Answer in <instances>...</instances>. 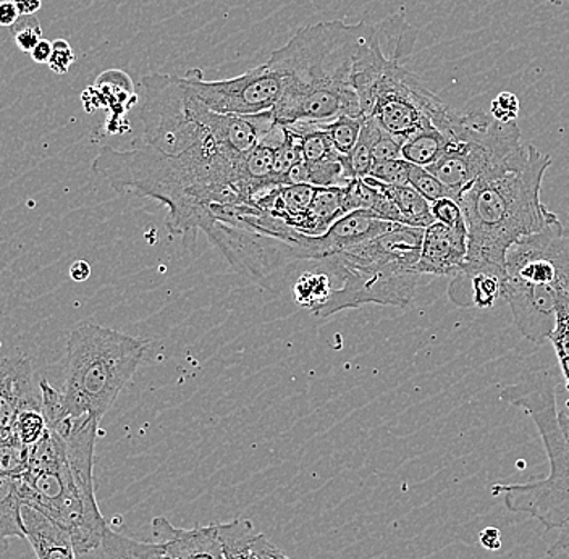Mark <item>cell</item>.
Instances as JSON below:
<instances>
[{
  "label": "cell",
  "instance_id": "6da1fadb",
  "mask_svg": "<svg viewBox=\"0 0 569 559\" xmlns=\"http://www.w3.org/2000/svg\"><path fill=\"white\" fill-rule=\"evenodd\" d=\"M247 158L187 151L170 156L148 146L130 151L102 148L92 172L120 194L151 198L169 209L170 234L194 243L212 223L216 204H252L264 188L251 180Z\"/></svg>",
  "mask_w": 569,
  "mask_h": 559
},
{
  "label": "cell",
  "instance_id": "7a4b0ae2",
  "mask_svg": "<svg viewBox=\"0 0 569 559\" xmlns=\"http://www.w3.org/2000/svg\"><path fill=\"white\" fill-rule=\"evenodd\" d=\"M372 24L322 21L301 28L269 57L284 81L273 119L283 127L323 123L341 116H362L353 77L359 49Z\"/></svg>",
  "mask_w": 569,
  "mask_h": 559
},
{
  "label": "cell",
  "instance_id": "3957f363",
  "mask_svg": "<svg viewBox=\"0 0 569 559\" xmlns=\"http://www.w3.org/2000/svg\"><path fill=\"white\" fill-rule=\"evenodd\" d=\"M142 144L163 154L187 151L248 156L276 128L272 110L259 116H223L209 109L177 74L141 80Z\"/></svg>",
  "mask_w": 569,
  "mask_h": 559
},
{
  "label": "cell",
  "instance_id": "277c9868",
  "mask_svg": "<svg viewBox=\"0 0 569 559\" xmlns=\"http://www.w3.org/2000/svg\"><path fill=\"white\" fill-rule=\"evenodd\" d=\"M550 166L549 154L528 144L513 166L479 178L462 192L469 248L466 262L507 269L511 246L558 220L540 196Z\"/></svg>",
  "mask_w": 569,
  "mask_h": 559
},
{
  "label": "cell",
  "instance_id": "5b68a950",
  "mask_svg": "<svg viewBox=\"0 0 569 559\" xmlns=\"http://www.w3.org/2000/svg\"><path fill=\"white\" fill-rule=\"evenodd\" d=\"M426 228L400 226L338 254L318 261L336 281V290L318 319L338 315L366 305L407 308L415 299L421 273Z\"/></svg>",
  "mask_w": 569,
  "mask_h": 559
},
{
  "label": "cell",
  "instance_id": "8992f818",
  "mask_svg": "<svg viewBox=\"0 0 569 559\" xmlns=\"http://www.w3.org/2000/svg\"><path fill=\"white\" fill-rule=\"evenodd\" d=\"M146 341L98 323H77L67 341L63 412L70 418L102 420L133 379L142 358Z\"/></svg>",
  "mask_w": 569,
  "mask_h": 559
},
{
  "label": "cell",
  "instance_id": "52a82bcc",
  "mask_svg": "<svg viewBox=\"0 0 569 559\" xmlns=\"http://www.w3.org/2000/svg\"><path fill=\"white\" fill-rule=\"evenodd\" d=\"M500 400L521 408L536 423L549 458L546 479L526 483H497L493 497L503 498L511 512H525L546 526V532L569 526V443L558 419L555 383H516L505 388Z\"/></svg>",
  "mask_w": 569,
  "mask_h": 559
},
{
  "label": "cell",
  "instance_id": "ba28073f",
  "mask_svg": "<svg viewBox=\"0 0 569 559\" xmlns=\"http://www.w3.org/2000/svg\"><path fill=\"white\" fill-rule=\"evenodd\" d=\"M503 298L519 332L529 341L549 340L558 291L569 285V228L560 219L511 246L507 254Z\"/></svg>",
  "mask_w": 569,
  "mask_h": 559
},
{
  "label": "cell",
  "instance_id": "9c48e42d",
  "mask_svg": "<svg viewBox=\"0 0 569 559\" xmlns=\"http://www.w3.org/2000/svg\"><path fill=\"white\" fill-rule=\"evenodd\" d=\"M21 480L24 505L63 527L77 553H84L102 539L109 525L99 511L94 482H87L71 471L66 443L56 432L48 429L30 448L28 471Z\"/></svg>",
  "mask_w": 569,
  "mask_h": 559
},
{
  "label": "cell",
  "instance_id": "30bf717a",
  "mask_svg": "<svg viewBox=\"0 0 569 559\" xmlns=\"http://www.w3.org/2000/svg\"><path fill=\"white\" fill-rule=\"evenodd\" d=\"M405 62L398 57H383L368 69L356 71L351 80L362 116L400 142L429 128L440 130L451 112V107L443 104Z\"/></svg>",
  "mask_w": 569,
  "mask_h": 559
},
{
  "label": "cell",
  "instance_id": "8fae6325",
  "mask_svg": "<svg viewBox=\"0 0 569 559\" xmlns=\"http://www.w3.org/2000/svg\"><path fill=\"white\" fill-rule=\"evenodd\" d=\"M442 133L448 146L442 158L427 167L460 201L462 192L479 178L492 176L526 152L518 123H498L486 112L451 109Z\"/></svg>",
  "mask_w": 569,
  "mask_h": 559
},
{
  "label": "cell",
  "instance_id": "7c38bea8",
  "mask_svg": "<svg viewBox=\"0 0 569 559\" xmlns=\"http://www.w3.org/2000/svg\"><path fill=\"white\" fill-rule=\"evenodd\" d=\"M184 80L209 109L223 116L270 112L282 98L284 89L282 73L269 62L229 80H204L201 70H188Z\"/></svg>",
  "mask_w": 569,
  "mask_h": 559
},
{
  "label": "cell",
  "instance_id": "4fadbf2b",
  "mask_svg": "<svg viewBox=\"0 0 569 559\" xmlns=\"http://www.w3.org/2000/svg\"><path fill=\"white\" fill-rule=\"evenodd\" d=\"M152 539L162 545L169 559H226L219 525L176 527L163 516L152 519Z\"/></svg>",
  "mask_w": 569,
  "mask_h": 559
},
{
  "label": "cell",
  "instance_id": "5bb4252c",
  "mask_svg": "<svg viewBox=\"0 0 569 559\" xmlns=\"http://www.w3.org/2000/svg\"><path fill=\"white\" fill-rule=\"evenodd\" d=\"M397 226L398 223L377 219L369 210H353V212L338 219L326 233L311 238L312 254H315L312 256V259H315L312 262L338 254L345 249L366 243V241H371Z\"/></svg>",
  "mask_w": 569,
  "mask_h": 559
},
{
  "label": "cell",
  "instance_id": "9a60e30c",
  "mask_svg": "<svg viewBox=\"0 0 569 559\" xmlns=\"http://www.w3.org/2000/svg\"><path fill=\"white\" fill-rule=\"evenodd\" d=\"M468 233L433 222L425 230L418 272L421 276L453 277L468 259Z\"/></svg>",
  "mask_w": 569,
  "mask_h": 559
},
{
  "label": "cell",
  "instance_id": "2e32d148",
  "mask_svg": "<svg viewBox=\"0 0 569 559\" xmlns=\"http://www.w3.org/2000/svg\"><path fill=\"white\" fill-rule=\"evenodd\" d=\"M507 269L466 262L455 273L448 287V297L460 308H492L503 298Z\"/></svg>",
  "mask_w": 569,
  "mask_h": 559
},
{
  "label": "cell",
  "instance_id": "e0dca14e",
  "mask_svg": "<svg viewBox=\"0 0 569 559\" xmlns=\"http://www.w3.org/2000/svg\"><path fill=\"white\" fill-rule=\"evenodd\" d=\"M24 539L33 548L36 559H80L73 540L63 527L56 525L44 512L30 505L21 509Z\"/></svg>",
  "mask_w": 569,
  "mask_h": 559
},
{
  "label": "cell",
  "instance_id": "ac0fdd59",
  "mask_svg": "<svg viewBox=\"0 0 569 559\" xmlns=\"http://www.w3.org/2000/svg\"><path fill=\"white\" fill-rule=\"evenodd\" d=\"M220 542L226 559H276L279 548L249 519L238 518L219 525Z\"/></svg>",
  "mask_w": 569,
  "mask_h": 559
},
{
  "label": "cell",
  "instance_id": "d6986e66",
  "mask_svg": "<svg viewBox=\"0 0 569 559\" xmlns=\"http://www.w3.org/2000/svg\"><path fill=\"white\" fill-rule=\"evenodd\" d=\"M98 88H101V94L98 91V107H107L110 110L106 123L107 131L117 134L130 130L123 116L137 104L138 94L128 74L123 71H106L98 80Z\"/></svg>",
  "mask_w": 569,
  "mask_h": 559
},
{
  "label": "cell",
  "instance_id": "ffe728a7",
  "mask_svg": "<svg viewBox=\"0 0 569 559\" xmlns=\"http://www.w3.org/2000/svg\"><path fill=\"white\" fill-rule=\"evenodd\" d=\"M80 559H169L162 545L158 542H138L107 527L104 536L94 547L84 553H78Z\"/></svg>",
  "mask_w": 569,
  "mask_h": 559
},
{
  "label": "cell",
  "instance_id": "44dd1931",
  "mask_svg": "<svg viewBox=\"0 0 569 559\" xmlns=\"http://www.w3.org/2000/svg\"><path fill=\"white\" fill-rule=\"evenodd\" d=\"M347 213L343 188H318L306 216L305 234L320 237Z\"/></svg>",
  "mask_w": 569,
  "mask_h": 559
},
{
  "label": "cell",
  "instance_id": "7402d4cb",
  "mask_svg": "<svg viewBox=\"0 0 569 559\" xmlns=\"http://www.w3.org/2000/svg\"><path fill=\"white\" fill-rule=\"evenodd\" d=\"M23 480L21 477L0 473V529L12 539H24L23 518Z\"/></svg>",
  "mask_w": 569,
  "mask_h": 559
},
{
  "label": "cell",
  "instance_id": "603a6c76",
  "mask_svg": "<svg viewBox=\"0 0 569 559\" xmlns=\"http://www.w3.org/2000/svg\"><path fill=\"white\" fill-rule=\"evenodd\" d=\"M380 188L389 194L393 204L400 212L403 226L427 228L436 222L432 216L430 202L422 198L415 188L409 187H391V184L380 183Z\"/></svg>",
  "mask_w": 569,
  "mask_h": 559
},
{
  "label": "cell",
  "instance_id": "cb8c5ba5",
  "mask_svg": "<svg viewBox=\"0 0 569 559\" xmlns=\"http://www.w3.org/2000/svg\"><path fill=\"white\" fill-rule=\"evenodd\" d=\"M336 281L326 270H309L301 273L293 283V298L301 308L309 309L312 315L322 309L332 298Z\"/></svg>",
  "mask_w": 569,
  "mask_h": 559
},
{
  "label": "cell",
  "instance_id": "d4e9b609",
  "mask_svg": "<svg viewBox=\"0 0 569 559\" xmlns=\"http://www.w3.org/2000/svg\"><path fill=\"white\" fill-rule=\"evenodd\" d=\"M448 138L437 128L421 131L401 146V159L412 166L430 167L442 158Z\"/></svg>",
  "mask_w": 569,
  "mask_h": 559
},
{
  "label": "cell",
  "instance_id": "484cf974",
  "mask_svg": "<svg viewBox=\"0 0 569 559\" xmlns=\"http://www.w3.org/2000/svg\"><path fill=\"white\" fill-rule=\"evenodd\" d=\"M549 341L553 345L560 362L561 373L569 393V295L558 291L557 315H555V327L551 330Z\"/></svg>",
  "mask_w": 569,
  "mask_h": 559
},
{
  "label": "cell",
  "instance_id": "4316f807",
  "mask_svg": "<svg viewBox=\"0 0 569 559\" xmlns=\"http://www.w3.org/2000/svg\"><path fill=\"white\" fill-rule=\"evenodd\" d=\"M365 117L341 116L330 122L316 123L326 131L338 154L347 158L359 140Z\"/></svg>",
  "mask_w": 569,
  "mask_h": 559
},
{
  "label": "cell",
  "instance_id": "83f0119b",
  "mask_svg": "<svg viewBox=\"0 0 569 559\" xmlns=\"http://www.w3.org/2000/svg\"><path fill=\"white\" fill-rule=\"evenodd\" d=\"M377 124L371 119H366L362 123L361 134L356 142L353 151L347 156L348 166L356 178L369 177L373 167L372 140L376 134Z\"/></svg>",
  "mask_w": 569,
  "mask_h": 559
},
{
  "label": "cell",
  "instance_id": "f1b7e54d",
  "mask_svg": "<svg viewBox=\"0 0 569 559\" xmlns=\"http://www.w3.org/2000/svg\"><path fill=\"white\" fill-rule=\"evenodd\" d=\"M13 432L20 443L31 448L48 432V422L41 408L18 409Z\"/></svg>",
  "mask_w": 569,
  "mask_h": 559
},
{
  "label": "cell",
  "instance_id": "f546056e",
  "mask_svg": "<svg viewBox=\"0 0 569 559\" xmlns=\"http://www.w3.org/2000/svg\"><path fill=\"white\" fill-rule=\"evenodd\" d=\"M409 187L415 188L430 204L442 198L458 199L455 192L445 187L442 181L432 176L426 167L412 166V163H409Z\"/></svg>",
  "mask_w": 569,
  "mask_h": 559
},
{
  "label": "cell",
  "instance_id": "4dcf8cb0",
  "mask_svg": "<svg viewBox=\"0 0 569 559\" xmlns=\"http://www.w3.org/2000/svg\"><path fill=\"white\" fill-rule=\"evenodd\" d=\"M30 448L18 440L0 441V473L21 477L28 471Z\"/></svg>",
  "mask_w": 569,
  "mask_h": 559
},
{
  "label": "cell",
  "instance_id": "1f68e13d",
  "mask_svg": "<svg viewBox=\"0 0 569 559\" xmlns=\"http://www.w3.org/2000/svg\"><path fill=\"white\" fill-rule=\"evenodd\" d=\"M432 208V216L436 222L442 223L448 228L461 231V233H468V226H466L465 210L460 201L455 198H442L439 201L430 204Z\"/></svg>",
  "mask_w": 569,
  "mask_h": 559
},
{
  "label": "cell",
  "instance_id": "d6a6232c",
  "mask_svg": "<svg viewBox=\"0 0 569 559\" xmlns=\"http://www.w3.org/2000/svg\"><path fill=\"white\" fill-rule=\"evenodd\" d=\"M10 31H12L17 48L23 52L31 53L36 46L42 41L41 21L36 16L18 18L17 23L10 28Z\"/></svg>",
  "mask_w": 569,
  "mask_h": 559
},
{
  "label": "cell",
  "instance_id": "836d02e7",
  "mask_svg": "<svg viewBox=\"0 0 569 559\" xmlns=\"http://www.w3.org/2000/svg\"><path fill=\"white\" fill-rule=\"evenodd\" d=\"M369 177L380 183L391 184V187H407L409 184V162L403 159H395L373 163Z\"/></svg>",
  "mask_w": 569,
  "mask_h": 559
},
{
  "label": "cell",
  "instance_id": "e575fe53",
  "mask_svg": "<svg viewBox=\"0 0 569 559\" xmlns=\"http://www.w3.org/2000/svg\"><path fill=\"white\" fill-rule=\"evenodd\" d=\"M519 109H521V104H519L518 96L510 91H503L490 104L489 116L498 123H516L519 119Z\"/></svg>",
  "mask_w": 569,
  "mask_h": 559
},
{
  "label": "cell",
  "instance_id": "d590c367",
  "mask_svg": "<svg viewBox=\"0 0 569 559\" xmlns=\"http://www.w3.org/2000/svg\"><path fill=\"white\" fill-rule=\"evenodd\" d=\"M401 146H403V142L395 140L393 137H390L389 133H386V131L377 124L376 134H373L372 140L373 163L401 159Z\"/></svg>",
  "mask_w": 569,
  "mask_h": 559
},
{
  "label": "cell",
  "instance_id": "8d00e7d4",
  "mask_svg": "<svg viewBox=\"0 0 569 559\" xmlns=\"http://www.w3.org/2000/svg\"><path fill=\"white\" fill-rule=\"evenodd\" d=\"M52 57L49 60V69L57 74H66L74 62V52L66 39H57L52 42Z\"/></svg>",
  "mask_w": 569,
  "mask_h": 559
},
{
  "label": "cell",
  "instance_id": "74e56055",
  "mask_svg": "<svg viewBox=\"0 0 569 559\" xmlns=\"http://www.w3.org/2000/svg\"><path fill=\"white\" fill-rule=\"evenodd\" d=\"M20 13L13 0H2L0 2V27L12 28L17 23Z\"/></svg>",
  "mask_w": 569,
  "mask_h": 559
},
{
  "label": "cell",
  "instance_id": "f35d334b",
  "mask_svg": "<svg viewBox=\"0 0 569 559\" xmlns=\"http://www.w3.org/2000/svg\"><path fill=\"white\" fill-rule=\"evenodd\" d=\"M480 545L487 550L497 551L501 548V533L496 527H487L480 532Z\"/></svg>",
  "mask_w": 569,
  "mask_h": 559
},
{
  "label": "cell",
  "instance_id": "ab89813d",
  "mask_svg": "<svg viewBox=\"0 0 569 559\" xmlns=\"http://www.w3.org/2000/svg\"><path fill=\"white\" fill-rule=\"evenodd\" d=\"M52 42L42 39L33 51H31V57H33L36 63H46V66H48L52 57Z\"/></svg>",
  "mask_w": 569,
  "mask_h": 559
},
{
  "label": "cell",
  "instance_id": "60d3db41",
  "mask_svg": "<svg viewBox=\"0 0 569 559\" xmlns=\"http://www.w3.org/2000/svg\"><path fill=\"white\" fill-rule=\"evenodd\" d=\"M70 277L71 280L78 281H87L89 277H91V266L87 261H77L71 263L70 267Z\"/></svg>",
  "mask_w": 569,
  "mask_h": 559
},
{
  "label": "cell",
  "instance_id": "b9f144b4",
  "mask_svg": "<svg viewBox=\"0 0 569 559\" xmlns=\"http://www.w3.org/2000/svg\"><path fill=\"white\" fill-rule=\"evenodd\" d=\"M20 17L36 16L42 9V0H13Z\"/></svg>",
  "mask_w": 569,
  "mask_h": 559
},
{
  "label": "cell",
  "instance_id": "7bdbcfd3",
  "mask_svg": "<svg viewBox=\"0 0 569 559\" xmlns=\"http://www.w3.org/2000/svg\"><path fill=\"white\" fill-rule=\"evenodd\" d=\"M9 540L10 537L0 529V558H2L3 555H6V551L9 550Z\"/></svg>",
  "mask_w": 569,
  "mask_h": 559
},
{
  "label": "cell",
  "instance_id": "ee69618b",
  "mask_svg": "<svg viewBox=\"0 0 569 559\" xmlns=\"http://www.w3.org/2000/svg\"><path fill=\"white\" fill-rule=\"evenodd\" d=\"M567 0H550L551 6H563Z\"/></svg>",
  "mask_w": 569,
  "mask_h": 559
}]
</instances>
